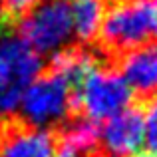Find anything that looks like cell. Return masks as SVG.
Instances as JSON below:
<instances>
[{
  "label": "cell",
  "mask_w": 157,
  "mask_h": 157,
  "mask_svg": "<svg viewBox=\"0 0 157 157\" xmlns=\"http://www.w3.org/2000/svg\"><path fill=\"white\" fill-rule=\"evenodd\" d=\"M131 98L133 90L121 74L96 66L72 94V109H78L86 119L100 121L129 107Z\"/></svg>",
  "instance_id": "cell-2"
},
{
  "label": "cell",
  "mask_w": 157,
  "mask_h": 157,
  "mask_svg": "<svg viewBox=\"0 0 157 157\" xmlns=\"http://www.w3.org/2000/svg\"><path fill=\"white\" fill-rule=\"evenodd\" d=\"M157 30V0H121L105 12L101 42L109 50L127 52L147 44Z\"/></svg>",
  "instance_id": "cell-3"
},
{
  "label": "cell",
  "mask_w": 157,
  "mask_h": 157,
  "mask_svg": "<svg viewBox=\"0 0 157 157\" xmlns=\"http://www.w3.org/2000/svg\"><path fill=\"white\" fill-rule=\"evenodd\" d=\"M133 157H155L153 153H149V151H147V153H137V155H133Z\"/></svg>",
  "instance_id": "cell-14"
},
{
  "label": "cell",
  "mask_w": 157,
  "mask_h": 157,
  "mask_svg": "<svg viewBox=\"0 0 157 157\" xmlns=\"http://www.w3.org/2000/svg\"><path fill=\"white\" fill-rule=\"evenodd\" d=\"M94 68H96L94 56L82 48H62L54 52L50 62V74L62 78L68 84L72 82L80 84Z\"/></svg>",
  "instance_id": "cell-10"
},
{
  "label": "cell",
  "mask_w": 157,
  "mask_h": 157,
  "mask_svg": "<svg viewBox=\"0 0 157 157\" xmlns=\"http://www.w3.org/2000/svg\"><path fill=\"white\" fill-rule=\"evenodd\" d=\"M155 34H157V30H155Z\"/></svg>",
  "instance_id": "cell-16"
},
{
  "label": "cell",
  "mask_w": 157,
  "mask_h": 157,
  "mask_svg": "<svg viewBox=\"0 0 157 157\" xmlns=\"http://www.w3.org/2000/svg\"><path fill=\"white\" fill-rule=\"evenodd\" d=\"M88 157H109V155H105V153H100V151H96V153H92V155H88Z\"/></svg>",
  "instance_id": "cell-15"
},
{
  "label": "cell",
  "mask_w": 157,
  "mask_h": 157,
  "mask_svg": "<svg viewBox=\"0 0 157 157\" xmlns=\"http://www.w3.org/2000/svg\"><path fill=\"white\" fill-rule=\"evenodd\" d=\"M42 72V58L20 36L0 32V115L20 107L24 90Z\"/></svg>",
  "instance_id": "cell-1"
},
{
  "label": "cell",
  "mask_w": 157,
  "mask_h": 157,
  "mask_svg": "<svg viewBox=\"0 0 157 157\" xmlns=\"http://www.w3.org/2000/svg\"><path fill=\"white\" fill-rule=\"evenodd\" d=\"M100 143L109 157H133L143 145V111L125 107L100 129Z\"/></svg>",
  "instance_id": "cell-6"
},
{
  "label": "cell",
  "mask_w": 157,
  "mask_h": 157,
  "mask_svg": "<svg viewBox=\"0 0 157 157\" xmlns=\"http://www.w3.org/2000/svg\"><path fill=\"white\" fill-rule=\"evenodd\" d=\"M0 157H56V135L34 125L4 127L0 131Z\"/></svg>",
  "instance_id": "cell-7"
},
{
  "label": "cell",
  "mask_w": 157,
  "mask_h": 157,
  "mask_svg": "<svg viewBox=\"0 0 157 157\" xmlns=\"http://www.w3.org/2000/svg\"><path fill=\"white\" fill-rule=\"evenodd\" d=\"M143 143L149 153H157V96L151 98L143 111Z\"/></svg>",
  "instance_id": "cell-12"
},
{
  "label": "cell",
  "mask_w": 157,
  "mask_h": 157,
  "mask_svg": "<svg viewBox=\"0 0 157 157\" xmlns=\"http://www.w3.org/2000/svg\"><path fill=\"white\" fill-rule=\"evenodd\" d=\"M20 109L28 125L42 127L48 123L60 121L72 109L70 84L54 74L38 76L24 90Z\"/></svg>",
  "instance_id": "cell-5"
},
{
  "label": "cell",
  "mask_w": 157,
  "mask_h": 157,
  "mask_svg": "<svg viewBox=\"0 0 157 157\" xmlns=\"http://www.w3.org/2000/svg\"><path fill=\"white\" fill-rule=\"evenodd\" d=\"M74 36L70 0H40L20 22V38L36 54H54Z\"/></svg>",
  "instance_id": "cell-4"
},
{
  "label": "cell",
  "mask_w": 157,
  "mask_h": 157,
  "mask_svg": "<svg viewBox=\"0 0 157 157\" xmlns=\"http://www.w3.org/2000/svg\"><path fill=\"white\" fill-rule=\"evenodd\" d=\"M100 145V127L92 119H74L56 135V157H88Z\"/></svg>",
  "instance_id": "cell-9"
},
{
  "label": "cell",
  "mask_w": 157,
  "mask_h": 157,
  "mask_svg": "<svg viewBox=\"0 0 157 157\" xmlns=\"http://www.w3.org/2000/svg\"><path fill=\"white\" fill-rule=\"evenodd\" d=\"M119 68L131 90L143 96L157 94V44H143L127 50L121 56Z\"/></svg>",
  "instance_id": "cell-8"
},
{
  "label": "cell",
  "mask_w": 157,
  "mask_h": 157,
  "mask_svg": "<svg viewBox=\"0 0 157 157\" xmlns=\"http://www.w3.org/2000/svg\"><path fill=\"white\" fill-rule=\"evenodd\" d=\"M70 8H72L74 36H78L80 42H92L96 36H100L107 12L104 0H70Z\"/></svg>",
  "instance_id": "cell-11"
},
{
  "label": "cell",
  "mask_w": 157,
  "mask_h": 157,
  "mask_svg": "<svg viewBox=\"0 0 157 157\" xmlns=\"http://www.w3.org/2000/svg\"><path fill=\"white\" fill-rule=\"evenodd\" d=\"M40 0H0L2 14L10 20H22Z\"/></svg>",
  "instance_id": "cell-13"
}]
</instances>
